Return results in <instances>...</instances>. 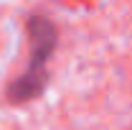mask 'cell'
I'll return each instance as SVG.
<instances>
[{"label": "cell", "instance_id": "cell-1", "mask_svg": "<svg viewBox=\"0 0 132 130\" xmlns=\"http://www.w3.org/2000/svg\"><path fill=\"white\" fill-rule=\"evenodd\" d=\"M28 31H31V66L10 87V97L18 99V102L28 99V97H36L41 92L43 79H46V61H48V56L56 49V28L51 26L48 18L31 16Z\"/></svg>", "mask_w": 132, "mask_h": 130}]
</instances>
